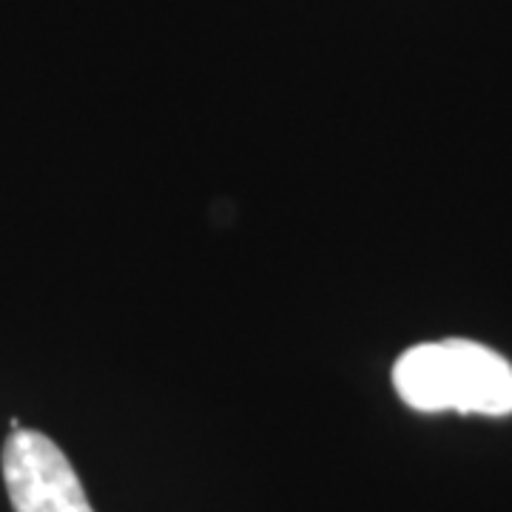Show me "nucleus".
Instances as JSON below:
<instances>
[{
    "label": "nucleus",
    "instance_id": "f257e3e1",
    "mask_svg": "<svg viewBox=\"0 0 512 512\" xmlns=\"http://www.w3.org/2000/svg\"><path fill=\"white\" fill-rule=\"evenodd\" d=\"M393 387L419 413L510 416L512 365L470 339H444L404 350L393 367Z\"/></svg>",
    "mask_w": 512,
    "mask_h": 512
},
{
    "label": "nucleus",
    "instance_id": "f03ea898",
    "mask_svg": "<svg viewBox=\"0 0 512 512\" xmlns=\"http://www.w3.org/2000/svg\"><path fill=\"white\" fill-rule=\"evenodd\" d=\"M3 481L15 512H94L72 461L37 430H15L6 439Z\"/></svg>",
    "mask_w": 512,
    "mask_h": 512
}]
</instances>
